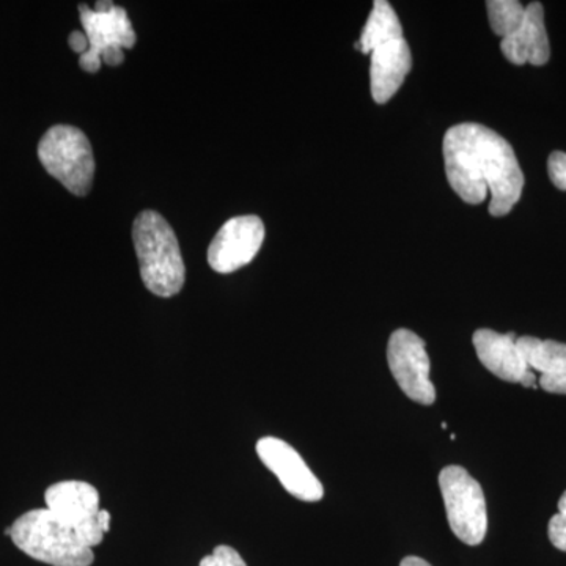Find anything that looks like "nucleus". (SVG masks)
I'll list each match as a JSON object with an SVG mask.
<instances>
[{"mask_svg": "<svg viewBox=\"0 0 566 566\" xmlns=\"http://www.w3.org/2000/svg\"><path fill=\"white\" fill-rule=\"evenodd\" d=\"M446 175L450 188L469 205L485 202L490 214L502 218L520 202L524 175L512 145L479 123L452 126L444 136Z\"/></svg>", "mask_w": 566, "mask_h": 566, "instance_id": "1", "label": "nucleus"}, {"mask_svg": "<svg viewBox=\"0 0 566 566\" xmlns=\"http://www.w3.org/2000/svg\"><path fill=\"white\" fill-rule=\"evenodd\" d=\"M107 510L84 526L62 521L48 509L31 510L14 521L10 538L14 546L35 560L51 566H92L93 547L103 543L111 531Z\"/></svg>", "mask_w": 566, "mask_h": 566, "instance_id": "2", "label": "nucleus"}, {"mask_svg": "<svg viewBox=\"0 0 566 566\" xmlns=\"http://www.w3.org/2000/svg\"><path fill=\"white\" fill-rule=\"evenodd\" d=\"M354 48L370 54V91L375 103L390 102L412 69V55L401 22L389 2L376 0Z\"/></svg>", "mask_w": 566, "mask_h": 566, "instance_id": "3", "label": "nucleus"}, {"mask_svg": "<svg viewBox=\"0 0 566 566\" xmlns=\"http://www.w3.org/2000/svg\"><path fill=\"white\" fill-rule=\"evenodd\" d=\"M133 241L142 282L148 292L159 297L180 293L186 281V266L170 223L158 211H142L134 221Z\"/></svg>", "mask_w": 566, "mask_h": 566, "instance_id": "4", "label": "nucleus"}, {"mask_svg": "<svg viewBox=\"0 0 566 566\" xmlns=\"http://www.w3.org/2000/svg\"><path fill=\"white\" fill-rule=\"evenodd\" d=\"M39 159L51 177L62 182L73 196L91 192L95 177V156L91 140L80 128L55 125L39 144Z\"/></svg>", "mask_w": 566, "mask_h": 566, "instance_id": "5", "label": "nucleus"}, {"mask_svg": "<svg viewBox=\"0 0 566 566\" xmlns=\"http://www.w3.org/2000/svg\"><path fill=\"white\" fill-rule=\"evenodd\" d=\"M439 486L453 534L469 546L485 539L488 512L482 486L461 465H447L439 474Z\"/></svg>", "mask_w": 566, "mask_h": 566, "instance_id": "6", "label": "nucleus"}, {"mask_svg": "<svg viewBox=\"0 0 566 566\" xmlns=\"http://www.w3.org/2000/svg\"><path fill=\"white\" fill-rule=\"evenodd\" d=\"M387 364L398 387L416 403H434L436 390L430 381V357L423 338L409 329L395 331L387 345Z\"/></svg>", "mask_w": 566, "mask_h": 566, "instance_id": "7", "label": "nucleus"}, {"mask_svg": "<svg viewBox=\"0 0 566 566\" xmlns=\"http://www.w3.org/2000/svg\"><path fill=\"white\" fill-rule=\"evenodd\" d=\"M264 234V223L259 216H238L230 219L212 238L208 248V264L219 274L241 270L262 249Z\"/></svg>", "mask_w": 566, "mask_h": 566, "instance_id": "8", "label": "nucleus"}, {"mask_svg": "<svg viewBox=\"0 0 566 566\" xmlns=\"http://www.w3.org/2000/svg\"><path fill=\"white\" fill-rule=\"evenodd\" d=\"M81 24L88 40V50L81 55L80 66L87 73L102 70V55L111 48L133 50L137 36L134 32L128 11L123 7H114L109 13H96L87 6H80Z\"/></svg>", "mask_w": 566, "mask_h": 566, "instance_id": "9", "label": "nucleus"}, {"mask_svg": "<svg viewBox=\"0 0 566 566\" xmlns=\"http://www.w3.org/2000/svg\"><path fill=\"white\" fill-rule=\"evenodd\" d=\"M256 455L294 497L304 502L322 501V482L289 442L277 438L260 439L256 442Z\"/></svg>", "mask_w": 566, "mask_h": 566, "instance_id": "10", "label": "nucleus"}, {"mask_svg": "<svg viewBox=\"0 0 566 566\" xmlns=\"http://www.w3.org/2000/svg\"><path fill=\"white\" fill-rule=\"evenodd\" d=\"M501 50L506 61L515 65H546L551 57V46L542 3H528L523 24L512 35L502 39Z\"/></svg>", "mask_w": 566, "mask_h": 566, "instance_id": "11", "label": "nucleus"}, {"mask_svg": "<svg viewBox=\"0 0 566 566\" xmlns=\"http://www.w3.org/2000/svg\"><path fill=\"white\" fill-rule=\"evenodd\" d=\"M516 334H499L491 329L475 331L472 342L480 363L506 382H521L532 370L516 345Z\"/></svg>", "mask_w": 566, "mask_h": 566, "instance_id": "12", "label": "nucleus"}, {"mask_svg": "<svg viewBox=\"0 0 566 566\" xmlns=\"http://www.w3.org/2000/svg\"><path fill=\"white\" fill-rule=\"evenodd\" d=\"M46 509L74 526H84L99 515V493L91 483L80 480L59 482L44 494Z\"/></svg>", "mask_w": 566, "mask_h": 566, "instance_id": "13", "label": "nucleus"}, {"mask_svg": "<svg viewBox=\"0 0 566 566\" xmlns=\"http://www.w3.org/2000/svg\"><path fill=\"white\" fill-rule=\"evenodd\" d=\"M517 348L532 370L539 374L566 375V345L536 337H520Z\"/></svg>", "mask_w": 566, "mask_h": 566, "instance_id": "14", "label": "nucleus"}, {"mask_svg": "<svg viewBox=\"0 0 566 566\" xmlns=\"http://www.w3.org/2000/svg\"><path fill=\"white\" fill-rule=\"evenodd\" d=\"M486 9L491 29L502 39L516 32L526 14V7L517 0H490Z\"/></svg>", "mask_w": 566, "mask_h": 566, "instance_id": "15", "label": "nucleus"}, {"mask_svg": "<svg viewBox=\"0 0 566 566\" xmlns=\"http://www.w3.org/2000/svg\"><path fill=\"white\" fill-rule=\"evenodd\" d=\"M551 543L557 549L566 553V491L558 501V513L551 517L549 527H547Z\"/></svg>", "mask_w": 566, "mask_h": 566, "instance_id": "16", "label": "nucleus"}, {"mask_svg": "<svg viewBox=\"0 0 566 566\" xmlns=\"http://www.w3.org/2000/svg\"><path fill=\"white\" fill-rule=\"evenodd\" d=\"M199 566H248L244 558L233 547L221 545L212 551L210 556L203 557Z\"/></svg>", "mask_w": 566, "mask_h": 566, "instance_id": "17", "label": "nucleus"}, {"mask_svg": "<svg viewBox=\"0 0 566 566\" xmlns=\"http://www.w3.org/2000/svg\"><path fill=\"white\" fill-rule=\"evenodd\" d=\"M547 174L560 191H566V153L554 151L547 159Z\"/></svg>", "mask_w": 566, "mask_h": 566, "instance_id": "18", "label": "nucleus"}, {"mask_svg": "<svg viewBox=\"0 0 566 566\" xmlns=\"http://www.w3.org/2000/svg\"><path fill=\"white\" fill-rule=\"evenodd\" d=\"M539 387L549 394L566 395V375L543 374L539 376Z\"/></svg>", "mask_w": 566, "mask_h": 566, "instance_id": "19", "label": "nucleus"}, {"mask_svg": "<svg viewBox=\"0 0 566 566\" xmlns=\"http://www.w3.org/2000/svg\"><path fill=\"white\" fill-rule=\"evenodd\" d=\"M69 44L71 50L77 52V54H85L88 50V40L84 32L74 31L71 32Z\"/></svg>", "mask_w": 566, "mask_h": 566, "instance_id": "20", "label": "nucleus"}, {"mask_svg": "<svg viewBox=\"0 0 566 566\" xmlns=\"http://www.w3.org/2000/svg\"><path fill=\"white\" fill-rule=\"evenodd\" d=\"M102 62L109 66H118L125 62V54H123L120 48H111V50L103 52Z\"/></svg>", "mask_w": 566, "mask_h": 566, "instance_id": "21", "label": "nucleus"}, {"mask_svg": "<svg viewBox=\"0 0 566 566\" xmlns=\"http://www.w3.org/2000/svg\"><path fill=\"white\" fill-rule=\"evenodd\" d=\"M400 566H431V565L428 564L427 560H423V558L416 557V556H409V557L403 558V560H401Z\"/></svg>", "mask_w": 566, "mask_h": 566, "instance_id": "22", "label": "nucleus"}, {"mask_svg": "<svg viewBox=\"0 0 566 566\" xmlns=\"http://www.w3.org/2000/svg\"><path fill=\"white\" fill-rule=\"evenodd\" d=\"M114 2H96L95 10L96 13H109V11L114 10Z\"/></svg>", "mask_w": 566, "mask_h": 566, "instance_id": "23", "label": "nucleus"}, {"mask_svg": "<svg viewBox=\"0 0 566 566\" xmlns=\"http://www.w3.org/2000/svg\"><path fill=\"white\" fill-rule=\"evenodd\" d=\"M535 381L536 378L534 370H531L526 376H524V379L523 381L520 382V385H523L524 387H532V389H536Z\"/></svg>", "mask_w": 566, "mask_h": 566, "instance_id": "24", "label": "nucleus"}]
</instances>
